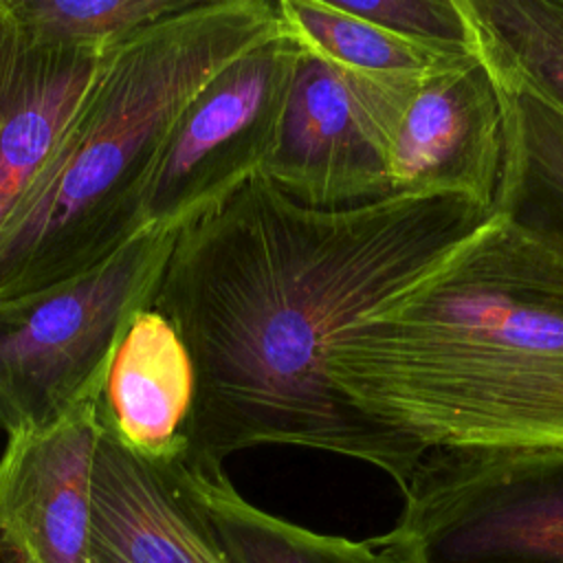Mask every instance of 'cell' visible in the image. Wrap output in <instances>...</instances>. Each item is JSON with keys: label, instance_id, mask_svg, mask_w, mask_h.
Listing matches in <instances>:
<instances>
[{"label": "cell", "instance_id": "obj_16", "mask_svg": "<svg viewBox=\"0 0 563 563\" xmlns=\"http://www.w3.org/2000/svg\"><path fill=\"white\" fill-rule=\"evenodd\" d=\"M286 31L317 55L372 75H429L471 53H446L339 9L332 0H279Z\"/></svg>", "mask_w": 563, "mask_h": 563}, {"label": "cell", "instance_id": "obj_8", "mask_svg": "<svg viewBox=\"0 0 563 563\" xmlns=\"http://www.w3.org/2000/svg\"><path fill=\"white\" fill-rule=\"evenodd\" d=\"M504 156L501 88L475 51L422 79L394 141L391 194H451L495 211Z\"/></svg>", "mask_w": 563, "mask_h": 563}, {"label": "cell", "instance_id": "obj_15", "mask_svg": "<svg viewBox=\"0 0 563 563\" xmlns=\"http://www.w3.org/2000/svg\"><path fill=\"white\" fill-rule=\"evenodd\" d=\"M490 68L563 114V0H460Z\"/></svg>", "mask_w": 563, "mask_h": 563}, {"label": "cell", "instance_id": "obj_7", "mask_svg": "<svg viewBox=\"0 0 563 563\" xmlns=\"http://www.w3.org/2000/svg\"><path fill=\"white\" fill-rule=\"evenodd\" d=\"M299 51L282 26L200 88L167 136L143 207L145 229L180 233L262 172L279 139Z\"/></svg>", "mask_w": 563, "mask_h": 563}, {"label": "cell", "instance_id": "obj_5", "mask_svg": "<svg viewBox=\"0 0 563 563\" xmlns=\"http://www.w3.org/2000/svg\"><path fill=\"white\" fill-rule=\"evenodd\" d=\"M402 497L394 563H563V449L435 451Z\"/></svg>", "mask_w": 563, "mask_h": 563}, {"label": "cell", "instance_id": "obj_18", "mask_svg": "<svg viewBox=\"0 0 563 563\" xmlns=\"http://www.w3.org/2000/svg\"><path fill=\"white\" fill-rule=\"evenodd\" d=\"M339 9L374 22L418 44L446 51H475V33L460 0H332Z\"/></svg>", "mask_w": 563, "mask_h": 563}, {"label": "cell", "instance_id": "obj_3", "mask_svg": "<svg viewBox=\"0 0 563 563\" xmlns=\"http://www.w3.org/2000/svg\"><path fill=\"white\" fill-rule=\"evenodd\" d=\"M282 26L271 0H194L123 40L0 233V299L73 279L141 233L180 112Z\"/></svg>", "mask_w": 563, "mask_h": 563}, {"label": "cell", "instance_id": "obj_10", "mask_svg": "<svg viewBox=\"0 0 563 563\" xmlns=\"http://www.w3.org/2000/svg\"><path fill=\"white\" fill-rule=\"evenodd\" d=\"M114 48L37 42L0 0V233Z\"/></svg>", "mask_w": 563, "mask_h": 563}, {"label": "cell", "instance_id": "obj_2", "mask_svg": "<svg viewBox=\"0 0 563 563\" xmlns=\"http://www.w3.org/2000/svg\"><path fill=\"white\" fill-rule=\"evenodd\" d=\"M332 387L400 490L435 451L563 449V244L495 211L354 328Z\"/></svg>", "mask_w": 563, "mask_h": 563}, {"label": "cell", "instance_id": "obj_6", "mask_svg": "<svg viewBox=\"0 0 563 563\" xmlns=\"http://www.w3.org/2000/svg\"><path fill=\"white\" fill-rule=\"evenodd\" d=\"M424 77L358 73L301 46L279 139L260 174L314 209L394 196V141Z\"/></svg>", "mask_w": 563, "mask_h": 563}, {"label": "cell", "instance_id": "obj_12", "mask_svg": "<svg viewBox=\"0 0 563 563\" xmlns=\"http://www.w3.org/2000/svg\"><path fill=\"white\" fill-rule=\"evenodd\" d=\"M194 396V361L178 330L158 310H141L110 365L101 420L130 451L172 460L185 453Z\"/></svg>", "mask_w": 563, "mask_h": 563}, {"label": "cell", "instance_id": "obj_4", "mask_svg": "<svg viewBox=\"0 0 563 563\" xmlns=\"http://www.w3.org/2000/svg\"><path fill=\"white\" fill-rule=\"evenodd\" d=\"M180 233L147 227L95 268L0 299V429L44 427L101 402L134 317L152 308Z\"/></svg>", "mask_w": 563, "mask_h": 563}, {"label": "cell", "instance_id": "obj_1", "mask_svg": "<svg viewBox=\"0 0 563 563\" xmlns=\"http://www.w3.org/2000/svg\"><path fill=\"white\" fill-rule=\"evenodd\" d=\"M495 211L451 194L314 209L257 174L185 227L152 308L185 341L196 396L191 464L251 446H303L385 471L341 407L332 369L354 328Z\"/></svg>", "mask_w": 563, "mask_h": 563}, {"label": "cell", "instance_id": "obj_17", "mask_svg": "<svg viewBox=\"0 0 563 563\" xmlns=\"http://www.w3.org/2000/svg\"><path fill=\"white\" fill-rule=\"evenodd\" d=\"M194 0H9L22 26L44 44L114 48Z\"/></svg>", "mask_w": 563, "mask_h": 563}, {"label": "cell", "instance_id": "obj_14", "mask_svg": "<svg viewBox=\"0 0 563 563\" xmlns=\"http://www.w3.org/2000/svg\"><path fill=\"white\" fill-rule=\"evenodd\" d=\"M495 77L506 128L495 211L563 244V114L526 86Z\"/></svg>", "mask_w": 563, "mask_h": 563}, {"label": "cell", "instance_id": "obj_13", "mask_svg": "<svg viewBox=\"0 0 563 563\" xmlns=\"http://www.w3.org/2000/svg\"><path fill=\"white\" fill-rule=\"evenodd\" d=\"M174 468L233 563H394L369 541L321 534L253 506L222 466L176 455Z\"/></svg>", "mask_w": 563, "mask_h": 563}, {"label": "cell", "instance_id": "obj_11", "mask_svg": "<svg viewBox=\"0 0 563 563\" xmlns=\"http://www.w3.org/2000/svg\"><path fill=\"white\" fill-rule=\"evenodd\" d=\"M90 563H233L183 488L174 457L147 460L101 420Z\"/></svg>", "mask_w": 563, "mask_h": 563}, {"label": "cell", "instance_id": "obj_9", "mask_svg": "<svg viewBox=\"0 0 563 563\" xmlns=\"http://www.w3.org/2000/svg\"><path fill=\"white\" fill-rule=\"evenodd\" d=\"M101 402L7 435L0 455V554L9 563H90Z\"/></svg>", "mask_w": 563, "mask_h": 563}]
</instances>
